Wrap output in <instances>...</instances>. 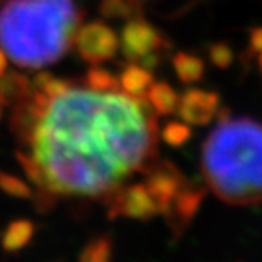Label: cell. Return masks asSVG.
I'll return each instance as SVG.
<instances>
[{"label": "cell", "mask_w": 262, "mask_h": 262, "mask_svg": "<svg viewBox=\"0 0 262 262\" xmlns=\"http://www.w3.org/2000/svg\"><path fill=\"white\" fill-rule=\"evenodd\" d=\"M80 20L73 0H5L0 48L23 68L51 65L70 50Z\"/></svg>", "instance_id": "6da1fadb"}, {"label": "cell", "mask_w": 262, "mask_h": 262, "mask_svg": "<svg viewBox=\"0 0 262 262\" xmlns=\"http://www.w3.org/2000/svg\"><path fill=\"white\" fill-rule=\"evenodd\" d=\"M203 174L222 201L262 203V124L250 118L218 123L203 145Z\"/></svg>", "instance_id": "7a4b0ae2"}, {"label": "cell", "mask_w": 262, "mask_h": 262, "mask_svg": "<svg viewBox=\"0 0 262 262\" xmlns=\"http://www.w3.org/2000/svg\"><path fill=\"white\" fill-rule=\"evenodd\" d=\"M107 216L114 220L119 216H126L133 220H150L159 214V208L146 191L143 184H133L129 187H116L109 191L106 196Z\"/></svg>", "instance_id": "3957f363"}, {"label": "cell", "mask_w": 262, "mask_h": 262, "mask_svg": "<svg viewBox=\"0 0 262 262\" xmlns=\"http://www.w3.org/2000/svg\"><path fill=\"white\" fill-rule=\"evenodd\" d=\"M73 45L77 53L87 63L97 65L111 60L118 51V36L104 23H91L77 31Z\"/></svg>", "instance_id": "277c9868"}, {"label": "cell", "mask_w": 262, "mask_h": 262, "mask_svg": "<svg viewBox=\"0 0 262 262\" xmlns=\"http://www.w3.org/2000/svg\"><path fill=\"white\" fill-rule=\"evenodd\" d=\"M170 45L154 26L143 19H133L123 28L121 51L129 61H140L151 51L169 50Z\"/></svg>", "instance_id": "5b68a950"}, {"label": "cell", "mask_w": 262, "mask_h": 262, "mask_svg": "<svg viewBox=\"0 0 262 262\" xmlns=\"http://www.w3.org/2000/svg\"><path fill=\"white\" fill-rule=\"evenodd\" d=\"M146 182L145 187L154 198V201L159 208L160 214H167L170 208L172 199L179 192L182 187L186 186L184 176L170 162H160V164H154L146 170Z\"/></svg>", "instance_id": "8992f818"}, {"label": "cell", "mask_w": 262, "mask_h": 262, "mask_svg": "<svg viewBox=\"0 0 262 262\" xmlns=\"http://www.w3.org/2000/svg\"><path fill=\"white\" fill-rule=\"evenodd\" d=\"M51 99L45 96L43 92L34 91L33 96L24 99L20 102H15V107L10 116V131L15 135L20 143L31 145L34 140V135L43 119L46 109L50 106Z\"/></svg>", "instance_id": "52a82bcc"}, {"label": "cell", "mask_w": 262, "mask_h": 262, "mask_svg": "<svg viewBox=\"0 0 262 262\" xmlns=\"http://www.w3.org/2000/svg\"><path fill=\"white\" fill-rule=\"evenodd\" d=\"M220 107V96L216 92L189 89L179 97L177 113L181 119L192 126H206L216 116Z\"/></svg>", "instance_id": "ba28073f"}, {"label": "cell", "mask_w": 262, "mask_h": 262, "mask_svg": "<svg viewBox=\"0 0 262 262\" xmlns=\"http://www.w3.org/2000/svg\"><path fill=\"white\" fill-rule=\"evenodd\" d=\"M204 196H206V189L204 187H198L196 189V187L184 186L176 194V198L172 199L165 218L169 220L167 223L170 225L176 237H181L184 233V230L189 227V223L194 220Z\"/></svg>", "instance_id": "9c48e42d"}, {"label": "cell", "mask_w": 262, "mask_h": 262, "mask_svg": "<svg viewBox=\"0 0 262 262\" xmlns=\"http://www.w3.org/2000/svg\"><path fill=\"white\" fill-rule=\"evenodd\" d=\"M34 87L33 82L23 73L10 70L0 77V96L5 99V102H20L24 99H28L33 96Z\"/></svg>", "instance_id": "30bf717a"}, {"label": "cell", "mask_w": 262, "mask_h": 262, "mask_svg": "<svg viewBox=\"0 0 262 262\" xmlns=\"http://www.w3.org/2000/svg\"><path fill=\"white\" fill-rule=\"evenodd\" d=\"M151 83H154V75L141 65H128L119 77L121 91L136 99L145 97Z\"/></svg>", "instance_id": "8fae6325"}, {"label": "cell", "mask_w": 262, "mask_h": 262, "mask_svg": "<svg viewBox=\"0 0 262 262\" xmlns=\"http://www.w3.org/2000/svg\"><path fill=\"white\" fill-rule=\"evenodd\" d=\"M146 99L148 104L154 107V111L160 116H169L177 111V104H179V96L165 82H154L150 89L146 91Z\"/></svg>", "instance_id": "7c38bea8"}, {"label": "cell", "mask_w": 262, "mask_h": 262, "mask_svg": "<svg viewBox=\"0 0 262 262\" xmlns=\"http://www.w3.org/2000/svg\"><path fill=\"white\" fill-rule=\"evenodd\" d=\"M34 235V225L29 220H15L7 227L2 237L5 252H17L31 242Z\"/></svg>", "instance_id": "4fadbf2b"}, {"label": "cell", "mask_w": 262, "mask_h": 262, "mask_svg": "<svg viewBox=\"0 0 262 262\" xmlns=\"http://www.w3.org/2000/svg\"><path fill=\"white\" fill-rule=\"evenodd\" d=\"M172 65H174L179 80L184 83H196L204 75V61L194 55L177 53L172 58Z\"/></svg>", "instance_id": "5bb4252c"}, {"label": "cell", "mask_w": 262, "mask_h": 262, "mask_svg": "<svg viewBox=\"0 0 262 262\" xmlns=\"http://www.w3.org/2000/svg\"><path fill=\"white\" fill-rule=\"evenodd\" d=\"M113 257V238L109 235H101L89 242L82 249L78 260L80 262H107Z\"/></svg>", "instance_id": "9a60e30c"}, {"label": "cell", "mask_w": 262, "mask_h": 262, "mask_svg": "<svg viewBox=\"0 0 262 262\" xmlns=\"http://www.w3.org/2000/svg\"><path fill=\"white\" fill-rule=\"evenodd\" d=\"M34 91L43 92L45 96H48L50 99H55L65 94L67 91L72 89V82L63 80V78H56L51 75L50 72H39L36 73L34 80H33Z\"/></svg>", "instance_id": "2e32d148"}, {"label": "cell", "mask_w": 262, "mask_h": 262, "mask_svg": "<svg viewBox=\"0 0 262 262\" xmlns=\"http://www.w3.org/2000/svg\"><path fill=\"white\" fill-rule=\"evenodd\" d=\"M85 83L91 91H96V92H119L121 91L118 78L114 77L111 72L104 70V68H99V67H92L91 70L87 72Z\"/></svg>", "instance_id": "e0dca14e"}, {"label": "cell", "mask_w": 262, "mask_h": 262, "mask_svg": "<svg viewBox=\"0 0 262 262\" xmlns=\"http://www.w3.org/2000/svg\"><path fill=\"white\" fill-rule=\"evenodd\" d=\"M15 159H17L19 165L23 167L24 174L29 177V181H33L38 186V189H48L43 169L38 164V160L34 159V155H29L26 151H15Z\"/></svg>", "instance_id": "ac0fdd59"}, {"label": "cell", "mask_w": 262, "mask_h": 262, "mask_svg": "<svg viewBox=\"0 0 262 262\" xmlns=\"http://www.w3.org/2000/svg\"><path fill=\"white\" fill-rule=\"evenodd\" d=\"M191 126L182 121H170L162 129V140L170 146H182L191 140Z\"/></svg>", "instance_id": "d6986e66"}, {"label": "cell", "mask_w": 262, "mask_h": 262, "mask_svg": "<svg viewBox=\"0 0 262 262\" xmlns=\"http://www.w3.org/2000/svg\"><path fill=\"white\" fill-rule=\"evenodd\" d=\"M0 189L12 198H20V199L33 198V189L23 179L2 170H0Z\"/></svg>", "instance_id": "ffe728a7"}, {"label": "cell", "mask_w": 262, "mask_h": 262, "mask_svg": "<svg viewBox=\"0 0 262 262\" xmlns=\"http://www.w3.org/2000/svg\"><path fill=\"white\" fill-rule=\"evenodd\" d=\"M99 10L106 19H128L133 14L128 0H101Z\"/></svg>", "instance_id": "44dd1931"}, {"label": "cell", "mask_w": 262, "mask_h": 262, "mask_svg": "<svg viewBox=\"0 0 262 262\" xmlns=\"http://www.w3.org/2000/svg\"><path fill=\"white\" fill-rule=\"evenodd\" d=\"M209 53V60H211V63L216 67V68H228L230 65L233 63V50L230 48L227 43H214L209 46L208 50Z\"/></svg>", "instance_id": "7402d4cb"}, {"label": "cell", "mask_w": 262, "mask_h": 262, "mask_svg": "<svg viewBox=\"0 0 262 262\" xmlns=\"http://www.w3.org/2000/svg\"><path fill=\"white\" fill-rule=\"evenodd\" d=\"M250 55L260 53L262 51V28H254L250 31V45H249Z\"/></svg>", "instance_id": "603a6c76"}, {"label": "cell", "mask_w": 262, "mask_h": 262, "mask_svg": "<svg viewBox=\"0 0 262 262\" xmlns=\"http://www.w3.org/2000/svg\"><path fill=\"white\" fill-rule=\"evenodd\" d=\"M7 58H9L7 53L0 48V77H2L5 73V70H7Z\"/></svg>", "instance_id": "cb8c5ba5"}, {"label": "cell", "mask_w": 262, "mask_h": 262, "mask_svg": "<svg viewBox=\"0 0 262 262\" xmlns=\"http://www.w3.org/2000/svg\"><path fill=\"white\" fill-rule=\"evenodd\" d=\"M131 10H133V14H140L141 12V5L145 4V0H128Z\"/></svg>", "instance_id": "d4e9b609"}, {"label": "cell", "mask_w": 262, "mask_h": 262, "mask_svg": "<svg viewBox=\"0 0 262 262\" xmlns=\"http://www.w3.org/2000/svg\"><path fill=\"white\" fill-rule=\"evenodd\" d=\"M7 106V102H5V99L0 96V119H2V109Z\"/></svg>", "instance_id": "484cf974"}, {"label": "cell", "mask_w": 262, "mask_h": 262, "mask_svg": "<svg viewBox=\"0 0 262 262\" xmlns=\"http://www.w3.org/2000/svg\"><path fill=\"white\" fill-rule=\"evenodd\" d=\"M259 68H260V72H262V51L259 53Z\"/></svg>", "instance_id": "4316f807"}, {"label": "cell", "mask_w": 262, "mask_h": 262, "mask_svg": "<svg viewBox=\"0 0 262 262\" xmlns=\"http://www.w3.org/2000/svg\"><path fill=\"white\" fill-rule=\"evenodd\" d=\"M5 2V0H0V4H4Z\"/></svg>", "instance_id": "83f0119b"}]
</instances>
